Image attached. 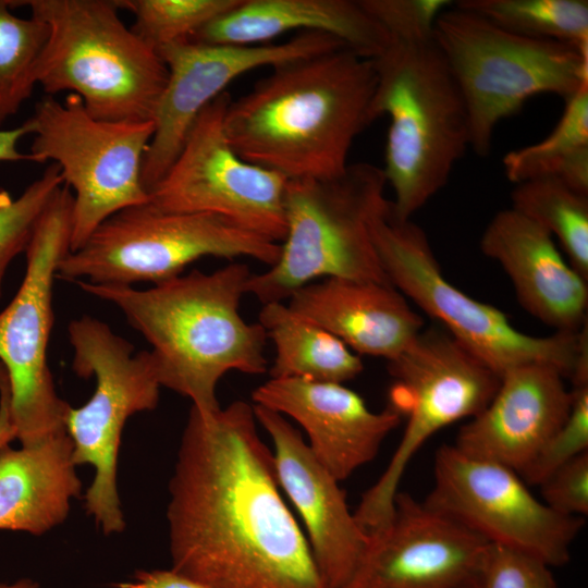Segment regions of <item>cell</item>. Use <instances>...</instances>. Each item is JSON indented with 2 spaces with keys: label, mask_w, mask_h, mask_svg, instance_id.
Listing matches in <instances>:
<instances>
[{
  "label": "cell",
  "mask_w": 588,
  "mask_h": 588,
  "mask_svg": "<svg viewBox=\"0 0 588 588\" xmlns=\"http://www.w3.org/2000/svg\"><path fill=\"white\" fill-rule=\"evenodd\" d=\"M26 122L34 136L32 161H53L63 184L73 191L70 252L114 213L149 201L142 166L152 121L99 120L78 96L68 94L63 101L45 96Z\"/></svg>",
  "instance_id": "cell-11"
},
{
  "label": "cell",
  "mask_w": 588,
  "mask_h": 588,
  "mask_svg": "<svg viewBox=\"0 0 588 588\" xmlns=\"http://www.w3.org/2000/svg\"><path fill=\"white\" fill-rule=\"evenodd\" d=\"M291 30L329 34L369 59L381 56L393 41L358 0H241L194 33L189 40L262 45Z\"/></svg>",
  "instance_id": "cell-23"
},
{
  "label": "cell",
  "mask_w": 588,
  "mask_h": 588,
  "mask_svg": "<svg viewBox=\"0 0 588 588\" xmlns=\"http://www.w3.org/2000/svg\"><path fill=\"white\" fill-rule=\"evenodd\" d=\"M62 185L60 170L51 163L17 197L0 187V298L10 262L26 252L40 216Z\"/></svg>",
  "instance_id": "cell-31"
},
{
  "label": "cell",
  "mask_w": 588,
  "mask_h": 588,
  "mask_svg": "<svg viewBox=\"0 0 588 588\" xmlns=\"http://www.w3.org/2000/svg\"><path fill=\"white\" fill-rule=\"evenodd\" d=\"M385 186L382 168L368 162L328 180L287 181L280 256L265 272L252 273L246 293L264 305L289 299L320 278L390 283L371 235L372 221L390 208Z\"/></svg>",
  "instance_id": "cell-6"
},
{
  "label": "cell",
  "mask_w": 588,
  "mask_h": 588,
  "mask_svg": "<svg viewBox=\"0 0 588 588\" xmlns=\"http://www.w3.org/2000/svg\"><path fill=\"white\" fill-rule=\"evenodd\" d=\"M281 244L209 213L171 212L149 201L103 221L83 246L65 255L57 278L102 285L162 283L203 257H249L274 265Z\"/></svg>",
  "instance_id": "cell-9"
},
{
  "label": "cell",
  "mask_w": 588,
  "mask_h": 588,
  "mask_svg": "<svg viewBox=\"0 0 588 588\" xmlns=\"http://www.w3.org/2000/svg\"><path fill=\"white\" fill-rule=\"evenodd\" d=\"M252 275L247 265L231 262L213 272L193 270L146 290L76 281L86 293L117 306L150 344L156 377L209 415L221 406L220 379L230 371L262 375L266 331L240 314Z\"/></svg>",
  "instance_id": "cell-3"
},
{
  "label": "cell",
  "mask_w": 588,
  "mask_h": 588,
  "mask_svg": "<svg viewBox=\"0 0 588 588\" xmlns=\"http://www.w3.org/2000/svg\"><path fill=\"white\" fill-rule=\"evenodd\" d=\"M16 439L10 414V389L7 375L0 365V450Z\"/></svg>",
  "instance_id": "cell-38"
},
{
  "label": "cell",
  "mask_w": 588,
  "mask_h": 588,
  "mask_svg": "<svg viewBox=\"0 0 588 588\" xmlns=\"http://www.w3.org/2000/svg\"><path fill=\"white\" fill-rule=\"evenodd\" d=\"M373 61L372 119L390 121L382 171L394 193L391 213L409 220L446 185L469 148L467 109L433 38L392 41Z\"/></svg>",
  "instance_id": "cell-4"
},
{
  "label": "cell",
  "mask_w": 588,
  "mask_h": 588,
  "mask_svg": "<svg viewBox=\"0 0 588 588\" xmlns=\"http://www.w3.org/2000/svg\"><path fill=\"white\" fill-rule=\"evenodd\" d=\"M347 48L319 32H301L280 44L219 45L189 39L160 47L157 52L168 78L154 118V134L142 166V182L149 191L177 157L204 108L224 93L236 77L254 69Z\"/></svg>",
  "instance_id": "cell-16"
},
{
  "label": "cell",
  "mask_w": 588,
  "mask_h": 588,
  "mask_svg": "<svg viewBox=\"0 0 588 588\" xmlns=\"http://www.w3.org/2000/svg\"><path fill=\"white\" fill-rule=\"evenodd\" d=\"M571 390L555 368L527 364L501 377L490 403L460 429L455 446L520 475L565 421Z\"/></svg>",
  "instance_id": "cell-20"
},
{
  "label": "cell",
  "mask_w": 588,
  "mask_h": 588,
  "mask_svg": "<svg viewBox=\"0 0 588 588\" xmlns=\"http://www.w3.org/2000/svg\"><path fill=\"white\" fill-rule=\"evenodd\" d=\"M479 244L505 271L531 316L555 332L578 333L588 324V281L565 261L542 226L507 208L493 216Z\"/></svg>",
  "instance_id": "cell-21"
},
{
  "label": "cell",
  "mask_w": 588,
  "mask_h": 588,
  "mask_svg": "<svg viewBox=\"0 0 588 588\" xmlns=\"http://www.w3.org/2000/svg\"><path fill=\"white\" fill-rule=\"evenodd\" d=\"M569 380L572 403L565 421L519 475L530 485L539 486L556 468L588 452V348Z\"/></svg>",
  "instance_id": "cell-32"
},
{
  "label": "cell",
  "mask_w": 588,
  "mask_h": 588,
  "mask_svg": "<svg viewBox=\"0 0 588 588\" xmlns=\"http://www.w3.org/2000/svg\"><path fill=\"white\" fill-rule=\"evenodd\" d=\"M565 102L561 120L547 137L504 156L510 182L551 177L588 194V82Z\"/></svg>",
  "instance_id": "cell-26"
},
{
  "label": "cell",
  "mask_w": 588,
  "mask_h": 588,
  "mask_svg": "<svg viewBox=\"0 0 588 588\" xmlns=\"http://www.w3.org/2000/svg\"><path fill=\"white\" fill-rule=\"evenodd\" d=\"M169 493L177 575L204 588H328L249 403L209 415L191 407Z\"/></svg>",
  "instance_id": "cell-1"
},
{
  "label": "cell",
  "mask_w": 588,
  "mask_h": 588,
  "mask_svg": "<svg viewBox=\"0 0 588 588\" xmlns=\"http://www.w3.org/2000/svg\"><path fill=\"white\" fill-rule=\"evenodd\" d=\"M258 319L274 346L270 378L343 384L364 369L359 355L283 302L264 304Z\"/></svg>",
  "instance_id": "cell-25"
},
{
  "label": "cell",
  "mask_w": 588,
  "mask_h": 588,
  "mask_svg": "<svg viewBox=\"0 0 588 588\" xmlns=\"http://www.w3.org/2000/svg\"><path fill=\"white\" fill-rule=\"evenodd\" d=\"M252 399L295 420L315 457L339 482L371 462L401 421L393 407L372 412L359 394L341 383L270 378L254 390Z\"/></svg>",
  "instance_id": "cell-19"
},
{
  "label": "cell",
  "mask_w": 588,
  "mask_h": 588,
  "mask_svg": "<svg viewBox=\"0 0 588 588\" xmlns=\"http://www.w3.org/2000/svg\"><path fill=\"white\" fill-rule=\"evenodd\" d=\"M490 542L455 518L397 492L345 588H477Z\"/></svg>",
  "instance_id": "cell-17"
},
{
  "label": "cell",
  "mask_w": 588,
  "mask_h": 588,
  "mask_svg": "<svg viewBox=\"0 0 588 588\" xmlns=\"http://www.w3.org/2000/svg\"><path fill=\"white\" fill-rule=\"evenodd\" d=\"M509 467L444 444L436 453L433 487L424 503L490 543L530 554L551 567L565 565L584 517L554 512Z\"/></svg>",
  "instance_id": "cell-15"
},
{
  "label": "cell",
  "mask_w": 588,
  "mask_h": 588,
  "mask_svg": "<svg viewBox=\"0 0 588 588\" xmlns=\"http://www.w3.org/2000/svg\"><path fill=\"white\" fill-rule=\"evenodd\" d=\"M273 442L280 488L299 513L317 568L328 588H345L368 543L339 481L318 462L285 416L253 404Z\"/></svg>",
  "instance_id": "cell-18"
},
{
  "label": "cell",
  "mask_w": 588,
  "mask_h": 588,
  "mask_svg": "<svg viewBox=\"0 0 588 588\" xmlns=\"http://www.w3.org/2000/svg\"><path fill=\"white\" fill-rule=\"evenodd\" d=\"M373 59L343 48L284 62L231 100L224 131L244 160L291 180H328L348 167L372 122Z\"/></svg>",
  "instance_id": "cell-2"
},
{
  "label": "cell",
  "mask_w": 588,
  "mask_h": 588,
  "mask_svg": "<svg viewBox=\"0 0 588 588\" xmlns=\"http://www.w3.org/2000/svg\"><path fill=\"white\" fill-rule=\"evenodd\" d=\"M394 379L391 407L406 413L403 438L385 471L363 495L356 510L368 524L391 515L399 483L414 454L433 433L478 415L497 393L501 377L434 327L421 330L394 359L388 362Z\"/></svg>",
  "instance_id": "cell-13"
},
{
  "label": "cell",
  "mask_w": 588,
  "mask_h": 588,
  "mask_svg": "<svg viewBox=\"0 0 588 588\" xmlns=\"http://www.w3.org/2000/svg\"><path fill=\"white\" fill-rule=\"evenodd\" d=\"M48 37L34 70L47 96L69 91L94 118L154 122L168 71L119 15L117 0H28Z\"/></svg>",
  "instance_id": "cell-5"
},
{
  "label": "cell",
  "mask_w": 588,
  "mask_h": 588,
  "mask_svg": "<svg viewBox=\"0 0 588 588\" xmlns=\"http://www.w3.org/2000/svg\"><path fill=\"white\" fill-rule=\"evenodd\" d=\"M0 588H39V584L30 578H21L14 583H1Z\"/></svg>",
  "instance_id": "cell-39"
},
{
  "label": "cell",
  "mask_w": 588,
  "mask_h": 588,
  "mask_svg": "<svg viewBox=\"0 0 588 588\" xmlns=\"http://www.w3.org/2000/svg\"><path fill=\"white\" fill-rule=\"evenodd\" d=\"M512 209L555 236L568 264L588 281V194L551 177L515 184Z\"/></svg>",
  "instance_id": "cell-27"
},
{
  "label": "cell",
  "mask_w": 588,
  "mask_h": 588,
  "mask_svg": "<svg viewBox=\"0 0 588 588\" xmlns=\"http://www.w3.org/2000/svg\"><path fill=\"white\" fill-rule=\"evenodd\" d=\"M113 588H204L171 569L136 571L130 580L114 583Z\"/></svg>",
  "instance_id": "cell-36"
},
{
  "label": "cell",
  "mask_w": 588,
  "mask_h": 588,
  "mask_svg": "<svg viewBox=\"0 0 588 588\" xmlns=\"http://www.w3.org/2000/svg\"><path fill=\"white\" fill-rule=\"evenodd\" d=\"M371 235L389 282L424 313L441 322L458 343L497 375L543 364L571 378L588 347V324L578 333L535 336L518 331L500 309L471 298L441 271L426 232L397 220L390 208L371 223Z\"/></svg>",
  "instance_id": "cell-8"
},
{
  "label": "cell",
  "mask_w": 588,
  "mask_h": 588,
  "mask_svg": "<svg viewBox=\"0 0 588 588\" xmlns=\"http://www.w3.org/2000/svg\"><path fill=\"white\" fill-rule=\"evenodd\" d=\"M68 330L74 372L96 378L91 397L79 407L69 406L64 417L75 465L95 469L84 495L85 510L105 535L122 532L125 520L118 491L122 430L132 415L156 408L161 385L149 352L134 354L133 344L105 322L83 316Z\"/></svg>",
  "instance_id": "cell-10"
},
{
  "label": "cell",
  "mask_w": 588,
  "mask_h": 588,
  "mask_svg": "<svg viewBox=\"0 0 588 588\" xmlns=\"http://www.w3.org/2000/svg\"><path fill=\"white\" fill-rule=\"evenodd\" d=\"M543 503L565 516L588 514V452L551 473L540 485Z\"/></svg>",
  "instance_id": "cell-35"
},
{
  "label": "cell",
  "mask_w": 588,
  "mask_h": 588,
  "mask_svg": "<svg viewBox=\"0 0 588 588\" xmlns=\"http://www.w3.org/2000/svg\"><path fill=\"white\" fill-rule=\"evenodd\" d=\"M433 39L463 96L469 147L479 157L490 154L498 124L529 98L554 94L567 101L588 82V51L517 35L455 5L437 19Z\"/></svg>",
  "instance_id": "cell-7"
},
{
  "label": "cell",
  "mask_w": 588,
  "mask_h": 588,
  "mask_svg": "<svg viewBox=\"0 0 588 588\" xmlns=\"http://www.w3.org/2000/svg\"><path fill=\"white\" fill-rule=\"evenodd\" d=\"M29 134L30 128L26 121L14 128H0V162L32 161L28 154H23L17 148L19 142Z\"/></svg>",
  "instance_id": "cell-37"
},
{
  "label": "cell",
  "mask_w": 588,
  "mask_h": 588,
  "mask_svg": "<svg viewBox=\"0 0 588 588\" xmlns=\"http://www.w3.org/2000/svg\"><path fill=\"white\" fill-rule=\"evenodd\" d=\"M393 41L419 42L433 38L439 15L449 0H358Z\"/></svg>",
  "instance_id": "cell-33"
},
{
  "label": "cell",
  "mask_w": 588,
  "mask_h": 588,
  "mask_svg": "<svg viewBox=\"0 0 588 588\" xmlns=\"http://www.w3.org/2000/svg\"><path fill=\"white\" fill-rule=\"evenodd\" d=\"M15 1L0 0V128L32 96L34 70L48 37L40 20L12 13Z\"/></svg>",
  "instance_id": "cell-29"
},
{
  "label": "cell",
  "mask_w": 588,
  "mask_h": 588,
  "mask_svg": "<svg viewBox=\"0 0 588 588\" xmlns=\"http://www.w3.org/2000/svg\"><path fill=\"white\" fill-rule=\"evenodd\" d=\"M135 17L131 29L155 50L186 40L241 0H117Z\"/></svg>",
  "instance_id": "cell-30"
},
{
  "label": "cell",
  "mask_w": 588,
  "mask_h": 588,
  "mask_svg": "<svg viewBox=\"0 0 588 588\" xmlns=\"http://www.w3.org/2000/svg\"><path fill=\"white\" fill-rule=\"evenodd\" d=\"M73 195L64 184L40 216L25 252L23 281L0 311V364L10 389V414L22 446L65 433L69 404L56 390L48 365L53 323L52 286L70 253Z\"/></svg>",
  "instance_id": "cell-12"
},
{
  "label": "cell",
  "mask_w": 588,
  "mask_h": 588,
  "mask_svg": "<svg viewBox=\"0 0 588 588\" xmlns=\"http://www.w3.org/2000/svg\"><path fill=\"white\" fill-rule=\"evenodd\" d=\"M231 100L224 91L199 113L177 157L149 191V203L163 211L219 216L281 244L287 180L232 148L224 131Z\"/></svg>",
  "instance_id": "cell-14"
},
{
  "label": "cell",
  "mask_w": 588,
  "mask_h": 588,
  "mask_svg": "<svg viewBox=\"0 0 588 588\" xmlns=\"http://www.w3.org/2000/svg\"><path fill=\"white\" fill-rule=\"evenodd\" d=\"M454 5L517 35L562 41L588 51L586 0H461Z\"/></svg>",
  "instance_id": "cell-28"
},
{
  "label": "cell",
  "mask_w": 588,
  "mask_h": 588,
  "mask_svg": "<svg viewBox=\"0 0 588 588\" xmlns=\"http://www.w3.org/2000/svg\"><path fill=\"white\" fill-rule=\"evenodd\" d=\"M550 568L530 554L491 543L477 588H559Z\"/></svg>",
  "instance_id": "cell-34"
},
{
  "label": "cell",
  "mask_w": 588,
  "mask_h": 588,
  "mask_svg": "<svg viewBox=\"0 0 588 588\" xmlns=\"http://www.w3.org/2000/svg\"><path fill=\"white\" fill-rule=\"evenodd\" d=\"M357 355L397 357L424 327L420 315L392 284L324 278L296 290L287 304Z\"/></svg>",
  "instance_id": "cell-22"
},
{
  "label": "cell",
  "mask_w": 588,
  "mask_h": 588,
  "mask_svg": "<svg viewBox=\"0 0 588 588\" xmlns=\"http://www.w3.org/2000/svg\"><path fill=\"white\" fill-rule=\"evenodd\" d=\"M68 433L0 450V530L41 536L62 524L82 482Z\"/></svg>",
  "instance_id": "cell-24"
}]
</instances>
